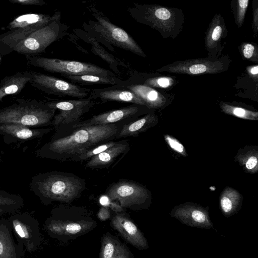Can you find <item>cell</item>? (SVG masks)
<instances>
[{
	"label": "cell",
	"mask_w": 258,
	"mask_h": 258,
	"mask_svg": "<svg viewBox=\"0 0 258 258\" xmlns=\"http://www.w3.org/2000/svg\"><path fill=\"white\" fill-rule=\"evenodd\" d=\"M2 62V56L1 55H0V63H1Z\"/></svg>",
	"instance_id": "43"
},
{
	"label": "cell",
	"mask_w": 258,
	"mask_h": 258,
	"mask_svg": "<svg viewBox=\"0 0 258 258\" xmlns=\"http://www.w3.org/2000/svg\"><path fill=\"white\" fill-rule=\"evenodd\" d=\"M248 3V0H237L233 5L232 9L236 24L238 28H240L243 24Z\"/></svg>",
	"instance_id": "33"
},
{
	"label": "cell",
	"mask_w": 258,
	"mask_h": 258,
	"mask_svg": "<svg viewBox=\"0 0 258 258\" xmlns=\"http://www.w3.org/2000/svg\"><path fill=\"white\" fill-rule=\"evenodd\" d=\"M128 11L136 21L158 31L164 38H175L182 29L184 19L180 9L135 4Z\"/></svg>",
	"instance_id": "4"
},
{
	"label": "cell",
	"mask_w": 258,
	"mask_h": 258,
	"mask_svg": "<svg viewBox=\"0 0 258 258\" xmlns=\"http://www.w3.org/2000/svg\"><path fill=\"white\" fill-rule=\"evenodd\" d=\"M4 214H6L5 211L0 208V216L3 215Z\"/></svg>",
	"instance_id": "42"
},
{
	"label": "cell",
	"mask_w": 258,
	"mask_h": 258,
	"mask_svg": "<svg viewBox=\"0 0 258 258\" xmlns=\"http://www.w3.org/2000/svg\"><path fill=\"white\" fill-rule=\"evenodd\" d=\"M30 190L40 202L48 206L54 202L70 204L86 189L85 180L72 173L51 171L38 173L29 183Z\"/></svg>",
	"instance_id": "2"
},
{
	"label": "cell",
	"mask_w": 258,
	"mask_h": 258,
	"mask_svg": "<svg viewBox=\"0 0 258 258\" xmlns=\"http://www.w3.org/2000/svg\"><path fill=\"white\" fill-rule=\"evenodd\" d=\"M119 88L91 89L90 96L93 100L99 99L103 101L128 102L146 106L144 102L134 92L125 88Z\"/></svg>",
	"instance_id": "20"
},
{
	"label": "cell",
	"mask_w": 258,
	"mask_h": 258,
	"mask_svg": "<svg viewBox=\"0 0 258 258\" xmlns=\"http://www.w3.org/2000/svg\"><path fill=\"white\" fill-rule=\"evenodd\" d=\"M91 10L96 21H91L90 24L96 33L118 47L141 56H146L141 47L127 32L111 23L101 12L94 8Z\"/></svg>",
	"instance_id": "9"
},
{
	"label": "cell",
	"mask_w": 258,
	"mask_h": 258,
	"mask_svg": "<svg viewBox=\"0 0 258 258\" xmlns=\"http://www.w3.org/2000/svg\"><path fill=\"white\" fill-rule=\"evenodd\" d=\"M116 86H118V88H125L134 92L144 102L148 108L160 107L165 102V98L162 94L155 89L143 84Z\"/></svg>",
	"instance_id": "25"
},
{
	"label": "cell",
	"mask_w": 258,
	"mask_h": 258,
	"mask_svg": "<svg viewBox=\"0 0 258 258\" xmlns=\"http://www.w3.org/2000/svg\"><path fill=\"white\" fill-rule=\"evenodd\" d=\"M100 242L99 258H135L129 247L109 232L102 235Z\"/></svg>",
	"instance_id": "21"
},
{
	"label": "cell",
	"mask_w": 258,
	"mask_h": 258,
	"mask_svg": "<svg viewBox=\"0 0 258 258\" xmlns=\"http://www.w3.org/2000/svg\"><path fill=\"white\" fill-rule=\"evenodd\" d=\"M239 151L237 160L246 172L255 173L258 170L257 151L254 147L245 148Z\"/></svg>",
	"instance_id": "29"
},
{
	"label": "cell",
	"mask_w": 258,
	"mask_h": 258,
	"mask_svg": "<svg viewBox=\"0 0 258 258\" xmlns=\"http://www.w3.org/2000/svg\"><path fill=\"white\" fill-rule=\"evenodd\" d=\"M32 72V86L48 94L60 97L69 96L82 99L87 98L91 89L82 87L53 76Z\"/></svg>",
	"instance_id": "13"
},
{
	"label": "cell",
	"mask_w": 258,
	"mask_h": 258,
	"mask_svg": "<svg viewBox=\"0 0 258 258\" xmlns=\"http://www.w3.org/2000/svg\"><path fill=\"white\" fill-rule=\"evenodd\" d=\"M241 55L245 59L257 62L258 51L257 46L252 43L244 42L239 46Z\"/></svg>",
	"instance_id": "34"
},
{
	"label": "cell",
	"mask_w": 258,
	"mask_h": 258,
	"mask_svg": "<svg viewBox=\"0 0 258 258\" xmlns=\"http://www.w3.org/2000/svg\"><path fill=\"white\" fill-rule=\"evenodd\" d=\"M32 79V72L28 71L17 72L2 79L0 82V101L7 96L19 94Z\"/></svg>",
	"instance_id": "23"
},
{
	"label": "cell",
	"mask_w": 258,
	"mask_h": 258,
	"mask_svg": "<svg viewBox=\"0 0 258 258\" xmlns=\"http://www.w3.org/2000/svg\"><path fill=\"white\" fill-rule=\"evenodd\" d=\"M128 141V140L118 141L113 146L88 160L85 167L92 169L108 168L117 158L124 156L128 152L130 149Z\"/></svg>",
	"instance_id": "19"
},
{
	"label": "cell",
	"mask_w": 258,
	"mask_h": 258,
	"mask_svg": "<svg viewBox=\"0 0 258 258\" xmlns=\"http://www.w3.org/2000/svg\"><path fill=\"white\" fill-rule=\"evenodd\" d=\"M24 205L21 196L0 190V208L6 214L14 213L23 208Z\"/></svg>",
	"instance_id": "30"
},
{
	"label": "cell",
	"mask_w": 258,
	"mask_h": 258,
	"mask_svg": "<svg viewBox=\"0 0 258 258\" xmlns=\"http://www.w3.org/2000/svg\"><path fill=\"white\" fill-rule=\"evenodd\" d=\"M144 106L133 104L117 109L110 110L97 115H93L90 118L81 121L71 127L68 131L61 134H65L73 129L83 126L97 125H108L121 122H131L143 112Z\"/></svg>",
	"instance_id": "14"
},
{
	"label": "cell",
	"mask_w": 258,
	"mask_h": 258,
	"mask_svg": "<svg viewBox=\"0 0 258 258\" xmlns=\"http://www.w3.org/2000/svg\"><path fill=\"white\" fill-rule=\"evenodd\" d=\"M50 127L35 128L13 123H0V135L26 141L41 138L51 132Z\"/></svg>",
	"instance_id": "22"
},
{
	"label": "cell",
	"mask_w": 258,
	"mask_h": 258,
	"mask_svg": "<svg viewBox=\"0 0 258 258\" xmlns=\"http://www.w3.org/2000/svg\"><path fill=\"white\" fill-rule=\"evenodd\" d=\"M170 215L188 226L216 230L208 210L196 204L185 203L180 204L175 207Z\"/></svg>",
	"instance_id": "15"
},
{
	"label": "cell",
	"mask_w": 258,
	"mask_h": 258,
	"mask_svg": "<svg viewBox=\"0 0 258 258\" xmlns=\"http://www.w3.org/2000/svg\"><path fill=\"white\" fill-rule=\"evenodd\" d=\"M70 80L73 84L78 83L81 85H119L122 82L116 77H101L91 75H61Z\"/></svg>",
	"instance_id": "28"
},
{
	"label": "cell",
	"mask_w": 258,
	"mask_h": 258,
	"mask_svg": "<svg viewBox=\"0 0 258 258\" xmlns=\"http://www.w3.org/2000/svg\"><path fill=\"white\" fill-rule=\"evenodd\" d=\"M228 33L226 23L220 14H216L209 24L205 36V47L208 57L219 58L223 46L222 41Z\"/></svg>",
	"instance_id": "17"
},
{
	"label": "cell",
	"mask_w": 258,
	"mask_h": 258,
	"mask_svg": "<svg viewBox=\"0 0 258 258\" xmlns=\"http://www.w3.org/2000/svg\"><path fill=\"white\" fill-rule=\"evenodd\" d=\"M64 25L60 19L35 31L21 41L14 51L26 55L35 56L45 51L50 44L63 36Z\"/></svg>",
	"instance_id": "11"
},
{
	"label": "cell",
	"mask_w": 258,
	"mask_h": 258,
	"mask_svg": "<svg viewBox=\"0 0 258 258\" xmlns=\"http://www.w3.org/2000/svg\"><path fill=\"white\" fill-rule=\"evenodd\" d=\"M220 207L223 215L229 217L240 209L242 197L239 192L231 188H225L220 197Z\"/></svg>",
	"instance_id": "27"
},
{
	"label": "cell",
	"mask_w": 258,
	"mask_h": 258,
	"mask_svg": "<svg viewBox=\"0 0 258 258\" xmlns=\"http://www.w3.org/2000/svg\"><path fill=\"white\" fill-rule=\"evenodd\" d=\"M110 201L122 208L134 211L146 209L151 203V194L145 187L136 182L120 180L110 184L105 192Z\"/></svg>",
	"instance_id": "7"
},
{
	"label": "cell",
	"mask_w": 258,
	"mask_h": 258,
	"mask_svg": "<svg viewBox=\"0 0 258 258\" xmlns=\"http://www.w3.org/2000/svg\"><path fill=\"white\" fill-rule=\"evenodd\" d=\"M155 121V115L152 113H148L142 118L126 123L116 135V140L137 136L153 125Z\"/></svg>",
	"instance_id": "26"
},
{
	"label": "cell",
	"mask_w": 258,
	"mask_h": 258,
	"mask_svg": "<svg viewBox=\"0 0 258 258\" xmlns=\"http://www.w3.org/2000/svg\"><path fill=\"white\" fill-rule=\"evenodd\" d=\"M27 59L31 66L61 75L116 77L115 74L110 71L88 62L36 56H30Z\"/></svg>",
	"instance_id": "8"
},
{
	"label": "cell",
	"mask_w": 258,
	"mask_h": 258,
	"mask_svg": "<svg viewBox=\"0 0 258 258\" xmlns=\"http://www.w3.org/2000/svg\"><path fill=\"white\" fill-rule=\"evenodd\" d=\"M97 216L100 220L105 221L111 217V214L107 207H103L98 211Z\"/></svg>",
	"instance_id": "39"
},
{
	"label": "cell",
	"mask_w": 258,
	"mask_h": 258,
	"mask_svg": "<svg viewBox=\"0 0 258 258\" xmlns=\"http://www.w3.org/2000/svg\"><path fill=\"white\" fill-rule=\"evenodd\" d=\"M164 139L167 144L173 151L181 155L186 156L184 146L178 140L168 135H164Z\"/></svg>",
	"instance_id": "36"
},
{
	"label": "cell",
	"mask_w": 258,
	"mask_h": 258,
	"mask_svg": "<svg viewBox=\"0 0 258 258\" xmlns=\"http://www.w3.org/2000/svg\"><path fill=\"white\" fill-rule=\"evenodd\" d=\"M9 2L14 4H19L24 6H43L46 3L42 0H9Z\"/></svg>",
	"instance_id": "37"
},
{
	"label": "cell",
	"mask_w": 258,
	"mask_h": 258,
	"mask_svg": "<svg viewBox=\"0 0 258 258\" xmlns=\"http://www.w3.org/2000/svg\"><path fill=\"white\" fill-rule=\"evenodd\" d=\"M247 70L248 73L250 74L251 76L255 77V78L257 79L258 66L257 64L250 67Z\"/></svg>",
	"instance_id": "41"
},
{
	"label": "cell",
	"mask_w": 258,
	"mask_h": 258,
	"mask_svg": "<svg viewBox=\"0 0 258 258\" xmlns=\"http://www.w3.org/2000/svg\"><path fill=\"white\" fill-rule=\"evenodd\" d=\"M252 8V29L255 35H256L258 30V7L257 1H253Z\"/></svg>",
	"instance_id": "38"
},
{
	"label": "cell",
	"mask_w": 258,
	"mask_h": 258,
	"mask_svg": "<svg viewBox=\"0 0 258 258\" xmlns=\"http://www.w3.org/2000/svg\"><path fill=\"white\" fill-rule=\"evenodd\" d=\"M231 59L224 55L219 58H206L176 60L157 70L158 72H168L189 75L221 73L229 69Z\"/></svg>",
	"instance_id": "10"
},
{
	"label": "cell",
	"mask_w": 258,
	"mask_h": 258,
	"mask_svg": "<svg viewBox=\"0 0 258 258\" xmlns=\"http://www.w3.org/2000/svg\"><path fill=\"white\" fill-rule=\"evenodd\" d=\"M118 141H110L99 144L94 147L89 149L83 153L73 157L70 161L75 162H83L90 159L100 153L113 146Z\"/></svg>",
	"instance_id": "32"
},
{
	"label": "cell",
	"mask_w": 258,
	"mask_h": 258,
	"mask_svg": "<svg viewBox=\"0 0 258 258\" xmlns=\"http://www.w3.org/2000/svg\"><path fill=\"white\" fill-rule=\"evenodd\" d=\"M59 19H60V13L58 12L53 15L42 14H24L12 20L8 25L7 28L9 30L28 27L41 28Z\"/></svg>",
	"instance_id": "24"
},
{
	"label": "cell",
	"mask_w": 258,
	"mask_h": 258,
	"mask_svg": "<svg viewBox=\"0 0 258 258\" xmlns=\"http://www.w3.org/2000/svg\"><path fill=\"white\" fill-rule=\"evenodd\" d=\"M97 222L84 207L60 205L51 209L44 229L52 238L67 243L92 231Z\"/></svg>",
	"instance_id": "3"
},
{
	"label": "cell",
	"mask_w": 258,
	"mask_h": 258,
	"mask_svg": "<svg viewBox=\"0 0 258 258\" xmlns=\"http://www.w3.org/2000/svg\"><path fill=\"white\" fill-rule=\"evenodd\" d=\"M220 106L222 111L226 114L245 119H258L257 112L249 110L243 107L229 105L223 102H221Z\"/></svg>",
	"instance_id": "31"
},
{
	"label": "cell",
	"mask_w": 258,
	"mask_h": 258,
	"mask_svg": "<svg viewBox=\"0 0 258 258\" xmlns=\"http://www.w3.org/2000/svg\"><path fill=\"white\" fill-rule=\"evenodd\" d=\"M14 233L8 219H0V258H22L25 255L24 244L15 242Z\"/></svg>",
	"instance_id": "18"
},
{
	"label": "cell",
	"mask_w": 258,
	"mask_h": 258,
	"mask_svg": "<svg viewBox=\"0 0 258 258\" xmlns=\"http://www.w3.org/2000/svg\"><path fill=\"white\" fill-rule=\"evenodd\" d=\"M110 226L127 243L139 250H147L149 244L138 226L124 212L115 213Z\"/></svg>",
	"instance_id": "16"
},
{
	"label": "cell",
	"mask_w": 258,
	"mask_h": 258,
	"mask_svg": "<svg viewBox=\"0 0 258 258\" xmlns=\"http://www.w3.org/2000/svg\"><path fill=\"white\" fill-rule=\"evenodd\" d=\"M106 206L115 212V213H121L124 212L123 208L116 202H111L109 200V202L107 203Z\"/></svg>",
	"instance_id": "40"
},
{
	"label": "cell",
	"mask_w": 258,
	"mask_h": 258,
	"mask_svg": "<svg viewBox=\"0 0 258 258\" xmlns=\"http://www.w3.org/2000/svg\"><path fill=\"white\" fill-rule=\"evenodd\" d=\"M50 107L58 110L52 121L55 134H61L81 121V117L95 105L93 99L87 98L53 100L46 102Z\"/></svg>",
	"instance_id": "6"
},
{
	"label": "cell",
	"mask_w": 258,
	"mask_h": 258,
	"mask_svg": "<svg viewBox=\"0 0 258 258\" xmlns=\"http://www.w3.org/2000/svg\"><path fill=\"white\" fill-rule=\"evenodd\" d=\"M173 80L169 77H155L146 80L143 85L150 87L166 88L173 84Z\"/></svg>",
	"instance_id": "35"
},
{
	"label": "cell",
	"mask_w": 258,
	"mask_h": 258,
	"mask_svg": "<svg viewBox=\"0 0 258 258\" xmlns=\"http://www.w3.org/2000/svg\"><path fill=\"white\" fill-rule=\"evenodd\" d=\"M56 111L42 101L18 99L15 103L0 109V123L46 127L51 125Z\"/></svg>",
	"instance_id": "5"
},
{
	"label": "cell",
	"mask_w": 258,
	"mask_h": 258,
	"mask_svg": "<svg viewBox=\"0 0 258 258\" xmlns=\"http://www.w3.org/2000/svg\"><path fill=\"white\" fill-rule=\"evenodd\" d=\"M17 241L32 253L40 247L42 237L37 220L28 212L16 213L8 218Z\"/></svg>",
	"instance_id": "12"
},
{
	"label": "cell",
	"mask_w": 258,
	"mask_h": 258,
	"mask_svg": "<svg viewBox=\"0 0 258 258\" xmlns=\"http://www.w3.org/2000/svg\"><path fill=\"white\" fill-rule=\"evenodd\" d=\"M127 122L83 126L63 135H53L48 142L36 151L35 155L44 159L70 161L89 149L116 140L122 126Z\"/></svg>",
	"instance_id": "1"
}]
</instances>
